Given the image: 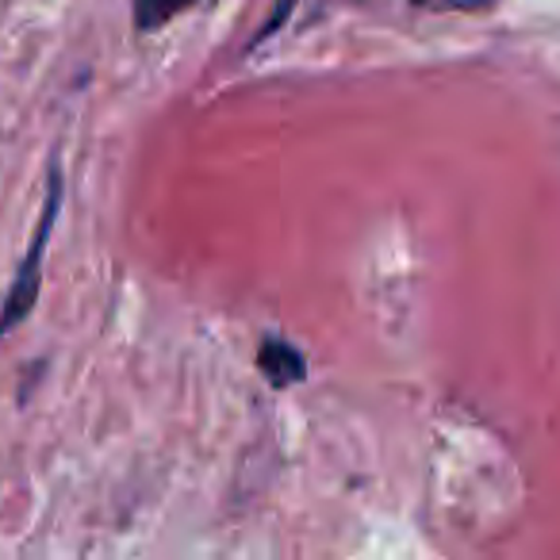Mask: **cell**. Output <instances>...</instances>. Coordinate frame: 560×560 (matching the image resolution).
I'll return each instance as SVG.
<instances>
[{"instance_id": "cell-2", "label": "cell", "mask_w": 560, "mask_h": 560, "mask_svg": "<svg viewBox=\"0 0 560 560\" xmlns=\"http://www.w3.org/2000/svg\"><path fill=\"white\" fill-rule=\"evenodd\" d=\"M257 365H261V373L269 376L277 388H289V384H300L307 373L304 358H300L296 350H292L289 342H277V338H269L261 350V358H257Z\"/></svg>"}, {"instance_id": "cell-3", "label": "cell", "mask_w": 560, "mask_h": 560, "mask_svg": "<svg viewBox=\"0 0 560 560\" xmlns=\"http://www.w3.org/2000/svg\"><path fill=\"white\" fill-rule=\"evenodd\" d=\"M192 4H196V0H131L139 32H154V27H165L173 16H180V12L192 9Z\"/></svg>"}, {"instance_id": "cell-4", "label": "cell", "mask_w": 560, "mask_h": 560, "mask_svg": "<svg viewBox=\"0 0 560 560\" xmlns=\"http://www.w3.org/2000/svg\"><path fill=\"white\" fill-rule=\"evenodd\" d=\"M411 4L427 12H483V9H491L495 0H411Z\"/></svg>"}, {"instance_id": "cell-1", "label": "cell", "mask_w": 560, "mask_h": 560, "mask_svg": "<svg viewBox=\"0 0 560 560\" xmlns=\"http://www.w3.org/2000/svg\"><path fill=\"white\" fill-rule=\"evenodd\" d=\"M55 208H58V170L50 173V196H47V211H43V223H39V234H35L32 249H27V261L16 277V289H12L9 304H4V315H0V330H12L20 319L27 315V307L35 304V292H39V265H43V246L50 238V223H55Z\"/></svg>"}]
</instances>
